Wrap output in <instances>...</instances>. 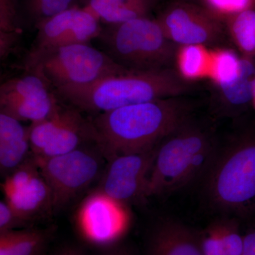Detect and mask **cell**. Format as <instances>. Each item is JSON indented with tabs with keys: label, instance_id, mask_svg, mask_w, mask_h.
<instances>
[{
	"label": "cell",
	"instance_id": "83f0119b",
	"mask_svg": "<svg viewBox=\"0 0 255 255\" xmlns=\"http://www.w3.org/2000/svg\"><path fill=\"white\" fill-rule=\"evenodd\" d=\"M243 255H255V227L245 234V246Z\"/></svg>",
	"mask_w": 255,
	"mask_h": 255
},
{
	"label": "cell",
	"instance_id": "52a82bcc",
	"mask_svg": "<svg viewBox=\"0 0 255 255\" xmlns=\"http://www.w3.org/2000/svg\"><path fill=\"white\" fill-rule=\"evenodd\" d=\"M34 158V157H33ZM106 158L100 146L87 145L63 155L35 159L53 198V210L68 205L102 174Z\"/></svg>",
	"mask_w": 255,
	"mask_h": 255
},
{
	"label": "cell",
	"instance_id": "f546056e",
	"mask_svg": "<svg viewBox=\"0 0 255 255\" xmlns=\"http://www.w3.org/2000/svg\"><path fill=\"white\" fill-rule=\"evenodd\" d=\"M50 255H85L83 252L75 247H65Z\"/></svg>",
	"mask_w": 255,
	"mask_h": 255
},
{
	"label": "cell",
	"instance_id": "7c38bea8",
	"mask_svg": "<svg viewBox=\"0 0 255 255\" xmlns=\"http://www.w3.org/2000/svg\"><path fill=\"white\" fill-rule=\"evenodd\" d=\"M157 145L150 150L111 156L99 189L128 206L145 201Z\"/></svg>",
	"mask_w": 255,
	"mask_h": 255
},
{
	"label": "cell",
	"instance_id": "277c9868",
	"mask_svg": "<svg viewBox=\"0 0 255 255\" xmlns=\"http://www.w3.org/2000/svg\"><path fill=\"white\" fill-rule=\"evenodd\" d=\"M206 196L224 212L243 214L255 204V132H246L219 150L204 177Z\"/></svg>",
	"mask_w": 255,
	"mask_h": 255
},
{
	"label": "cell",
	"instance_id": "4fadbf2b",
	"mask_svg": "<svg viewBox=\"0 0 255 255\" xmlns=\"http://www.w3.org/2000/svg\"><path fill=\"white\" fill-rule=\"evenodd\" d=\"M99 20L88 10L71 8L38 25V31L26 63L40 55L68 45L89 43L98 38Z\"/></svg>",
	"mask_w": 255,
	"mask_h": 255
},
{
	"label": "cell",
	"instance_id": "4316f807",
	"mask_svg": "<svg viewBox=\"0 0 255 255\" xmlns=\"http://www.w3.org/2000/svg\"><path fill=\"white\" fill-rule=\"evenodd\" d=\"M25 226L12 208L6 201L0 202V233L17 230Z\"/></svg>",
	"mask_w": 255,
	"mask_h": 255
},
{
	"label": "cell",
	"instance_id": "9c48e42d",
	"mask_svg": "<svg viewBox=\"0 0 255 255\" xmlns=\"http://www.w3.org/2000/svg\"><path fill=\"white\" fill-rule=\"evenodd\" d=\"M156 20L165 36L177 46H214L225 38L223 20L205 6L190 1H170Z\"/></svg>",
	"mask_w": 255,
	"mask_h": 255
},
{
	"label": "cell",
	"instance_id": "603a6c76",
	"mask_svg": "<svg viewBox=\"0 0 255 255\" xmlns=\"http://www.w3.org/2000/svg\"><path fill=\"white\" fill-rule=\"evenodd\" d=\"M224 246L230 255H243L245 235L240 231L239 225L233 219H223L215 221Z\"/></svg>",
	"mask_w": 255,
	"mask_h": 255
},
{
	"label": "cell",
	"instance_id": "4dcf8cb0",
	"mask_svg": "<svg viewBox=\"0 0 255 255\" xmlns=\"http://www.w3.org/2000/svg\"><path fill=\"white\" fill-rule=\"evenodd\" d=\"M253 105H254V107L255 108V97L254 100H253Z\"/></svg>",
	"mask_w": 255,
	"mask_h": 255
},
{
	"label": "cell",
	"instance_id": "cb8c5ba5",
	"mask_svg": "<svg viewBox=\"0 0 255 255\" xmlns=\"http://www.w3.org/2000/svg\"><path fill=\"white\" fill-rule=\"evenodd\" d=\"M205 7L221 18L226 19L242 11L254 9L255 0H203Z\"/></svg>",
	"mask_w": 255,
	"mask_h": 255
},
{
	"label": "cell",
	"instance_id": "9a60e30c",
	"mask_svg": "<svg viewBox=\"0 0 255 255\" xmlns=\"http://www.w3.org/2000/svg\"><path fill=\"white\" fill-rule=\"evenodd\" d=\"M32 155L29 127L0 113V170L6 177Z\"/></svg>",
	"mask_w": 255,
	"mask_h": 255
},
{
	"label": "cell",
	"instance_id": "8992f818",
	"mask_svg": "<svg viewBox=\"0 0 255 255\" xmlns=\"http://www.w3.org/2000/svg\"><path fill=\"white\" fill-rule=\"evenodd\" d=\"M28 73L43 79L52 91L87 86L128 70L89 43L58 47L25 63Z\"/></svg>",
	"mask_w": 255,
	"mask_h": 255
},
{
	"label": "cell",
	"instance_id": "d4e9b609",
	"mask_svg": "<svg viewBox=\"0 0 255 255\" xmlns=\"http://www.w3.org/2000/svg\"><path fill=\"white\" fill-rule=\"evenodd\" d=\"M199 244L202 255H222L226 251L215 222L199 233Z\"/></svg>",
	"mask_w": 255,
	"mask_h": 255
},
{
	"label": "cell",
	"instance_id": "44dd1931",
	"mask_svg": "<svg viewBox=\"0 0 255 255\" xmlns=\"http://www.w3.org/2000/svg\"><path fill=\"white\" fill-rule=\"evenodd\" d=\"M225 20L230 36L240 51L246 58L255 57V9L244 10Z\"/></svg>",
	"mask_w": 255,
	"mask_h": 255
},
{
	"label": "cell",
	"instance_id": "5bb4252c",
	"mask_svg": "<svg viewBox=\"0 0 255 255\" xmlns=\"http://www.w3.org/2000/svg\"><path fill=\"white\" fill-rule=\"evenodd\" d=\"M147 255H202L199 233L174 220H162L150 233Z\"/></svg>",
	"mask_w": 255,
	"mask_h": 255
},
{
	"label": "cell",
	"instance_id": "f1b7e54d",
	"mask_svg": "<svg viewBox=\"0 0 255 255\" xmlns=\"http://www.w3.org/2000/svg\"><path fill=\"white\" fill-rule=\"evenodd\" d=\"M103 249L104 251L97 255H133L127 248L117 244Z\"/></svg>",
	"mask_w": 255,
	"mask_h": 255
},
{
	"label": "cell",
	"instance_id": "8fae6325",
	"mask_svg": "<svg viewBox=\"0 0 255 255\" xmlns=\"http://www.w3.org/2000/svg\"><path fill=\"white\" fill-rule=\"evenodd\" d=\"M59 102L46 82L33 73L10 79L0 87V113L21 122L31 124L49 118Z\"/></svg>",
	"mask_w": 255,
	"mask_h": 255
},
{
	"label": "cell",
	"instance_id": "7a4b0ae2",
	"mask_svg": "<svg viewBox=\"0 0 255 255\" xmlns=\"http://www.w3.org/2000/svg\"><path fill=\"white\" fill-rule=\"evenodd\" d=\"M191 86L172 68L155 71L127 70L87 86L55 92L82 112L98 114L150 101L180 97Z\"/></svg>",
	"mask_w": 255,
	"mask_h": 255
},
{
	"label": "cell",
	"instance_id": "484cf974",
	"mask_svg": "<svg viewBox=\"0 0 255 255\" xmlns=\"http://www.w3.org/2000/svg\"><path fill=\"white\" fill-rule=\"evenodd\" d=\"M72 1L73 0H33V10L46 21L68 9Z\"/></svg>",
	"mask_w": 255,
	"mask_h": 255
},
{
	"label": "cell",
	"instance_id": "ac0fdd59",
	"mask_svg": "<svg viewBox=\"0 0 255 255\" xmlns=\"http://www.w3.org/2000/svg\"><path fill=\"white\" fill-rule=\"evenodd\" d=\"M54 228L13 230L0 233V255H47Z\"/></svg>",
	"mask_w": 255,
	"mask_h": 255
},
{
	"label": "cell",
	"instance_id": "30bf717a",
	"mask_svg": "<svg viewBox=\"0 0 255 255\" xmlns=\"http://www.w3.org/2000/svg\"><path fill=\"white\" fill-rule=\"evenodd\" d=\"M75 218L82 237L105 248L118 243L130 226L131 215L127 204L98 188L83 199Z\"/></svg>",
	"mask_w": 255,
	"mask_h": 255
},
{
	"label": "cell",
	"instance_id": "5b68a950",
	"mask_svg": "<svg viewBox=\"0 0 255 255\" xmlns=\"http://www.w3.org/2000/svg\"><path fill=\"white\" fill-rule=\"evenodd\" d=\"M97 39L103 51L130 71H155L172 68L177 46L164 34L158 21L147 17L110 25Z\"/></svg>",
	"mask_w": 255,
	"mask_h": 255
},
{
	"label": "cell",
	"instance_id": "6da1fadb",
	"mask_svg": "<svg viewBox=\"0 0 255 255\" xmlns=\"http://www.w3.org/2000/svg\"><path fill=\"white\" fill-rule=\"evenodd\" d=\"M191 108L179 97L128 106L92 119L106 159L153 148L190 119Z\"/></svg>",
	"mask_w": 255,
	"mask_h": 255
},
{
	"label": "cell",
	"instance_id": "2e32d148",
	"mask_svg": "<svg viewBox=\"0 0 255 255\" xmlns=\"http://www.w3.org/2000/svg\"><path fill=\"white\" fill-rule=\"evenodd\" d=\"M4 200L25 225L53 210L51 191L41 172L26 185L4 196Z\"/></svg>",
	"mask_w": 255,
	"mask_h": 255
},
{
	"label": "cell",
	"instance_id": "ba28073f",
	"mask_svg": "<svg viewBox=\"0 0 255 255\" xmlns=\"http://www.w3.org/2000/svg\"><path fill=\"white\" fill-rule=\"evenodd\" d=\"M60 99V98H59ZM81 111L60 99L49 118L29 126L31 154L35 159H46L68 153L87 144L98 145L92 119Z\"/></svg>",
	"mask_w": 255,
	"mask_h": 255
},
{
	"label": "cell",
	"instance_id": "7402d4cb",
	"mask_svg": "<svg viewBox=\"0 0 255 255\" xmlns=\"http://www.w3.org/2000/svg\"><path fill=\"white\" fill-rule=\"evenodd\" d=\"M241 58L234 50L219 48L211 51V68L209 78L216 88L234 81L241 71Z\"/></svg>",
	"mask_w": 255,
	"mask_h": 255
},
{
	"label": "cell",
	"instance_id": "e0dca14e",
	"mask_svg": "<svg viewBox=\"0 0 255 255\" xmlns=\"http://www.w3.org/2000/svg\"><path fill=\"white\" fill-rule=\"evenodd\" d=\"M219 110L223 115L236 116L253 103L255 97V65L252 58H241V71L234 81L221 88Z\"/></svg>",
	"mask_w": 255,
	"mask_h": 255
},
{
	"label": "cell",
	"instance_id": "3957f363",
	"mask_svg": "<svg viewBox=\"0 0 255 255\" xmlns=\"http://www.w3.org/2000/svg\"><path fill=\"white\" fill-rule=\"evenodd\" d=\"M219 150L214 134L189 119L157 145L146 197L168 195L204 179Z\"/></svg>",
	"mask_w": 255,
	"mask_h": 255
},
{
	"label": "cell",
	"instance_id": "d6986e66",
	"mask_svg": "<svg viewBox=\"0 0 255 255\" xmlns=\"http://www.w3.org/2000/svg\"><path fill=\"white\" fill-rule=\"evenodd\" d=\"M157 0H90L86 9L100 21L120 24L147 17Z\"/></svg>",
	"mask_w": 255,
	"mask_h": 255
},
{
	"label": "cell",
	"instance_id": "ffe728a7",
	"mask_svg": "<svg viewBox=\"0 0 255 255\" xmlns=\"http://www.w3.org/2000/svg\"><path fill=\"white\" fill-rule=\"evenodd\" d=\"M178 73L186 81L209 78L211 51L206 46L189 45L179 47L176 54Z\"/></svg>",
	"mask_w": 255,
	"mask_h": 255
}]
</instances>
